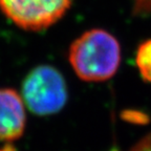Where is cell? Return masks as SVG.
I'll return each instance as SVG.
<instances>
[{
  "label": "cell",
  "instance_id": "cell-3",
  "mask_svg": "<svg viewBox=\"0 0 151 151\" xmlns=\"http://www.w3.org/2000/svg\"><path fill=\"white\" fill-rule=\"evenodd\" d=\"M73 0H0V9L19 27L40 31L56 23Z\"/></svg>",
  "mask_w": 151,
  "mask_h": 151
},
{
  "label": "cell",
  "instance_id": "cell-4",
  "mask_svg": "<svg viewBox=\"0 0 151 151\" xmlns=\"http://www.w3.org/2000/svg\"><path fill=\"white\" fill-rule=\"evenodd\" d=\"M25 127V111L21 97L13 89H0V139L21 137Z\"/></svg>",
  "mask_w": 151,
  "mask_h": 151
},
{
  "label": "cell",
  "instance_id": "cell-5",
  "mask_svg": "<svg viewBox=\"0 0 151 151\" xmlns=\"http://www.w3.org/2000/svg\"><path fill=\"white\" fill-rule=\"evenodd\" d=\"M137 64L143 79L151 83V40L139 45L137 54Z\"/></svg>",
  "mask_w": 151,
  "mask_h": 151
},
{
  "label": "cell",
  "instance_id": "cell-6",
  "mask_svg": "<svg viewBox=\"0 0 151 151\" xmlns=\"http://www.w3.org/2000/svg\"><path fill=\"white\" fill-rule=\"evenodd\" d=\"M131 151H151V134L147 135L139 143H137Z\"/></svg>",
  "mask_w": 151,
  "mask_h": 151
},
{
  "label": "cell",
  "instance_id": "cell-2",
  "mask_svg": "<svg viewBox=\"0 0 151 151\" xmlns=\"http://www.w3.org/2000/svg\"><path fill=\"white\" fill-rule=\"evenodd\" d=\"M22 98L27 108L37 116L52 114L65 106L66 82L52 66H38L24 79Z\"/></svg>",
  "mask_w": 151,
  "mask_h": 151
},
{
  "label": "cell",
  "instance_id": "cell-1",
  "mask_svg": "<svg viewBox=\"0 0 151 151\" xmlns=\"http://www.w3.org/2000/svg\"><path fill=\"white\" fill-rule=\"evenodd\" d=\"M69 63L79 78L88 82L108 80L120 65L118 40L104 29H90L76 39L69 48Z\"/></svg>",
  "mask_w": 151,
  "mask_h": 151
},
{
  "label": "cell",
  "instance_id": "cell-7",
  "mask_svg": "<svg viewBox=\"0 0 151 151\" xmlns=\"http://www.w3.org/2000/svg\"><path fill=\"white\" fill-rule=\"evenodd\" d=\"M132 116H130L129 113L126 111L125 112V119L128 121H131V122L134 123H145L148 121V118H147L145 114L141 112H137V111H129Z\"/></svg>",
  "mask_w": 151,
  "mask_h": 151
}]
</instances>
